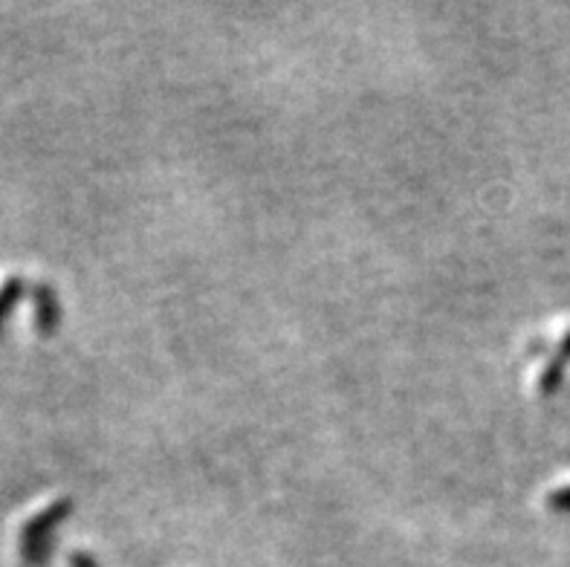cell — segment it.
<instances>
[{"label":"cell","instance_id":"cell-1","mask_svg":"<svg viewBox=\"0 0 570 567\" xmlns=\"http://www.w3.org/2000/svg\"><path fill=\"white\" fill-rule=\"evenodd\" d=\"M72 501L70 498H58V501L47 504L43 510H38L36 516L29 518L27 525L21 527V550L27 556L29 565H38L43 559L41 554H47V541L52 536V527L61 521L65 516H70Z\"/></svg>","mask_w":570,"mask_h":567},{"label":"cell","instance_id":"cell-2","mask_svg":"<svg viewBox=\"0 0 570 567\" xmlns=\"http://www.w3.org/2000/svg\"><path fill=\"white\" fill-rule=\"evenodd\" d=\"M32 299H36V324L41 333L56 331L58 319H61V304H58V295L50 284H38L32 290Z\"/></svg>","mask_w":570,"mask_h":567},{"label":"cell","instance_id":"cell-3","mask_svg":"<svg viewBox=\"0 0 570 567\" xmlns=\"http://www.w3.org/2000/svg\"><path fill=\"white\" fill-rule=\"evenodd\" d=\"M23 293V281L18 275H7V278L0 281V322L7 319L9 310L14 307V302L21 299Z\"/></svg>","mask_w":570,"mask_h":567},{"label":"cell","instance_id":"cell-4","mask_svg":"<svg viewBox=\"0 0 570 567\" xmlns=\"http://www.w3.org/2000/svg\"><path fill=\"white\" fill-rule=\"evenodd\" d=\"M562 368H564V360H559V356H553V360L544 365L542 377H539V391H542V394H550V391L562 382V374H564Z\"/></svg>","mask_w":570,"mask_h":567},{"label":"cell","instance_id":"cell-5","mask_svg":"<svg viewBox=\"0 0 570 567\" xmlns=\"http://www.w3.org/2000/svg\"><path fill=\"white\" fill-rule=\"evenodd\" d=\"M548 504L553 507V510L570 512V483H564V487L557 489V492H550Z\"/></svg>","mask_w":570,"mask_h":567},{"label":"cell","instance_id":"cell-6","mask_svg":"<svg viewBox=\"0 0 570 567\" xmlns=\"http://www.w3.org/2000/svg\"><path fill=\"white\" fill-rule=\"evenodd\" d=\"M72 567H96V561L85 554V550H76L72 556Z\"/></svg>","mask_w":570,"mask_h":567}]
</instances>
